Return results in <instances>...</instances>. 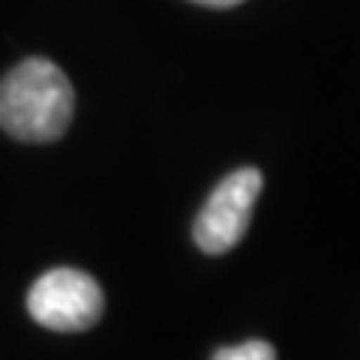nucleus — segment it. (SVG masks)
Masks as SVG:
<instances>
[{"instance_id":"obj_1","label":"nucleus","mask_w":360,"mask_h":360,"mask_svg":"<svg viewBox=\"0 0 360 360\" xmlns=\"http://www.w3.org/2000/svg\"><path fill=\"white\" fill-rule=\"evenodd\" d=\"M75 94L66 72L45 58L18 63L0 82V129L18 141H54L72 120Z\"/></svg>"},{"instance_id":"obj_2","label":"nucleus","mask_w":360,"mask_h":360,"mask_svg":"<svg viewBox=\"0 0 360 360\" xmlns=\"http://www.w3.org/2000/svg\"><path fill=\"white\" fill-rule=\"evenodd\" d=\"M103 307L105 297L99 283L75 267H54L42 274L27 295L30 319L60 333L94 328L103 315Z\"/></svg>"},{"instance_id":"obj_3","label":"nucleus","mask_w":360,"mask_h":360,"mask_svg":"<svg viewBox=\"0 0 360 360\" xmlns=\"http://www.w3.org/2000/svg\"><path fill=\"white\" fill-rule=\"evenodd\" d=\"M262 193V172L258 168H240L213 189L207 205L195 219V243L210 255H222L250 229V217L255 198Z\"/></svg>"},{"instance_id":"obj_4","label":"nucleus","mask_w":360,"mask_h":360,"mask_svg":"<svg viewBox=\"0 0 360 360\" xmlns=\"http://www.w3.org/2000/svg\"><path fill=\"white\" fill-rule=\"evenodd\" d=\"M213 360H276L274 345L264 342V340H250V342H240V345H229V348H219Z\"/></svg>"},{"instance_id":"obj_5","label":"nucleus","mask_w":360,"mask_h":360,"mask_svg":"<svg viewBox=\"0 0 360 360\" xmlns=\"http://www.w3.org/2000/svg\"><path fill=\"white\" fill-rule=\"evenodd\" d=\"M201 6H213V9H229V6H238L243 0H195Z\"/></svg>"}]
</instances>
